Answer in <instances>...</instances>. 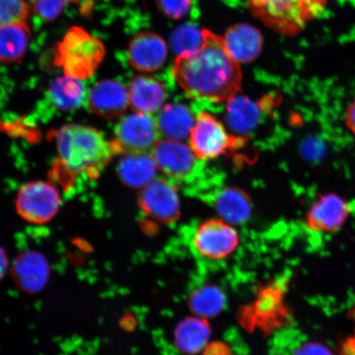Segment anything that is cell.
<instances>
[{
	"label": "cell",
	"mask_w": 355,
	"mask_h": 355,
	"mask_svg": "<svg viewBox=\"0 0 355 355\" xmlns=\"http://www.w3.org/2000/svg\"><path fill=\"white\" fill-rule=\"evenodd\" d=\"M159 10L172 19H179L189 12L191 0H157Z\"/></svg>",
	"instance_id": "cell-29"
},
{
	"label": "cell",
	"mask_w": 355,
	"mask_h": 355,
	"mask_svg": "<svg viewBox=\"0 0 355 355\" xmlns=\"http://www.w3.org/2000/svg\"><path fill=\"white\" fill-rule=\"evenodd\" d=\"M349 315H350V318L352 319V321L354 323V327H355V307L352 310V312H350Z\"/></svg>",
	"instance_id": "cell-37"
},
{
	"label": "cell",
	"mask_w": 355,
	"mask_h": 355,
	"mask_svg": "<svg viewBox=\"0 0 355 355\" xmlns=\"http://www.w3.org/2000/svg\"><path fill=\"white\" fill-rule=\"evenodd\" d=\"M217 212L229 224L241 225L251 216L252 202L248 195L238 189H226L215 198Z\"/></svg>",
	"instance_id": "cell-23"
},
{
	"label": "cell",
	"mask_w": 355,
	"mask_h": 355,
	"mask_svg": "<svg viewBox=\"0 0 355 355\" xmlns=\"http://www.w3.org/2000/svg\"><path fill=\"white\" fill-rule=\"evenodd\" d=\"M31 30L26 21L15 22L0 28V60L15 63L28 50Z\"/></svg>",
	"instance_id": "cell-24"
},
{
	"label": "cell",
	"mask_w": 355,
	"mask_h": 355,
	"mask_svg": "<svg viewBox=\"0 0 355 355\" xmlns=\"http://www.w3.org/2000/svg\"><path fill=\"white\" fill-rule=\"evenodd\" d=\"M203 30L197 26L186 24L181 25L171 34V44L173 51L179 55L192 54L204 44Z\"/></svg>",
	"instance_id": "cell-26"
},
{
	"label": "cell",
	"mask_w": 355,
	"mask_h": 355,
	"mask_svg": "<svg viewBox=\"0 0 355 355\" xmlns=\"http://www.w3.org/2000/svg\"><path fill=\"white\" fill-rule=\"evenodd\" d=\"M95 1L96 0H71V2L77 4L80 13L87 17L92 15Z\"/></svg>",
	"instance_id": "cell-31"
},
{
	"label": "cell",
	"mask_w": 355,
	"mask_h": 355,
	"mask_svg": "<svg viewBox=\"0 0 355 355\" xmlns=\"http://www.w3.org/2000/svg\"><path fill=\"white\" fill-rule=\"evenodd\" d=\"M190 308L198 317H215L225 304V296L220 288L213 285L204 286L190 297Z\"/></svg>",
	"instance_id": "cell-25"
},
{
	"label": "cell",
	"mask_w": 355,
	"mask_h": 355,
	"mask_svg": "<svg viewBox=\"0 0 355 355\" xmlns=\"http://www.w3.org/2000/svg\"><path fill=\"white\" fill-rule=\"evenodd\" d=\"M292 355H331V354L321 345L306 343L296 349Z\"/></svg>",
	"instance_id": "cell-30"
},
{
	"label": "cell",
	"mask_w": 355,
	"mask_h": 355,
	"mask_svg": "<svg viewBox=\"0 0 355 355\" xmlns=\"http://www.w3.org/2000/svg\"><path fill=\"white\" fill-rule=\"evenodd\" d=\"M288 318L290 311L284 304L283 288L279 286L263 288L255 303L243 311V321L259 327H279Z\"/></svg>",
	"instance_id": "cell-12"
},
{
	"label": "cell",
	"mask_w": 355,
	"mask_h": 355,
	"mask_svg": "<svg viewBox=\"0 0 355 355\" xmlns=\"http://www.w3.org/2000/svg\"><path fill=\"white\" fill-rule=\"evenodd\" d=\"M8 268V259L6 251L0 248V279L4 277Z\"/></svg>",
	"instance_id": "cell-34"
},
{
	"label": "cell",
	"mask_w": 355,
	"mask_h": 355,
	"mask_svg": "<svg viewBox=\"0 0 355 355\" xmlns=\"http://www.w3.org/2000/svg\"><path fill=\"white\" fill-rule=\"evenodd\" d=\"M69 2L71 0H32L31 8L42 19L53 21L61 15Z\"/></svg>",
	"instance_id": "cell-28"
},
{
	"label": "cell",
	"mask_w": 355,
	"mask_h": 355,
	"mask_svg": "<svg viewBox=\"0 0 355 355\" xmlns=\"http://www.w3.org/2000/svg\"><path fill=\"white\" fill-rule=\"evenodd\" d=\"M224 1L230 4V6H237V3L239 1V0H224Z\"/></svg>",
	"instance_id": "cell-36"
},
{
	"label": "cell",
	"mask_w": 355,
	"mask_h": 355,
	"mask_svg": "<svg viewBox=\"0 0 355 355\" xmlns=\"http://www.w3.org/2000/svg\"><path fill=\"white\" fill-rule=\"evenodd\" d=\"M12 277L21 290L35 294L43 290L50 277V266L38 252H26L17 257L12 268Z\"/></svg>",
	"instance_id": "cell-15"
},
{
	"label": "cell",
	"mask_w": 355,
	"mask_h": 355,
	"mask_svg": "<svg viewBox=\"0 0 355 355\" xmlns=\"http://www.w3.org/2000/svg\"><path fill=\"white\" fill-rule=\"evenodd\" d=\"M328 0H248L252 15L269 28L287 35L301 32L309 22L318 19Z\"/></svg>",
	"instance_id": "cell-4"
},
{
	"label": "cell",
	"mask_w": 355,
	"mask_h": 355,
	"mask_svg": "<svg viewBox=\"0 0 355 355\" xmlns=\"http://www.w3.org/2000/svg\"><path fill=\"white\" fill-rule=\"evenodd\" d=\"M139 205L145 214L162 224L174 223L180 216L177 190L171 182L155 180L141 190Z\"/></svg>",
	"instance_id": "cell-9"
},
{
	"label": "cell",
	"mask_w": 355,
	"mask_h": 355,
	"mask_svg": "<svg viewBox=\"0 0 355 355\" xmlns=\"http://www.w3.org/2000/svg\"><path fill=\"white\" fill-rule=\"evenodd\" d=\"M223 41L230 57L241 64L257 59L263 49V37L254 26L241 24L226 31Z\"/></svg>",
	"instance_id": "cell-16"
},
{
	"label": "cell",
	"mask_w": 355,
	"mask_h": 355,
	"mask_svg": "<svg viewBox=\"0 0 355 355\" xmlns=\"http://www.w3.org/2000/svg\"><path fill=\"white\" fill-rule=\"evenodd\" d=\"M340 355H355V335L345 341L341 346Z\"/></svg>",
	"instance_id": "cell-33"
},
{
	"label": "cell",
	"mask_w": 355,
	"mask_h": 355,
	"mask_svg": "<svg viewBox=\"0 0 355 355\" xmlns=\"http://www.w3.org/2000/svg\"><path fill=\"white\" fill-rule=\"evenodd\" d=\"M226 110V122L232 130L245 136L254 131L261 119V105L245 96L230 99Z\"/></svg>",
	"instance_id": "cell-21"
},
{
	"label": "cell",
	"mask_w": 355,
	"mask_h": 355,
	"mask_svg": "<svg viewBox=\"0 0 355 355\" xmlns=\"http://www.w3.org/2000/svg\"><path fill=\"white\" fill-rule=\"evenodd\" d=\"M239 236L227 222L221 220H208L194 234L193 245L198 254L207 259H224L236 250Z\"/></svg>",
	"instance_id": "cell-10"
},
{
	"label": "cell",
	"mask_w": 355,
	"mask_h": 355,
	"mask_svg": "<svg viewBox=\"0 0 355 355\" xmlns=\"http://www.w3.org/2000/svg\"><path fill=\"white\" fill-rule=\"evenodd\" d=\"M349 211L345 199L335 193L324 194L310 207L306 224L314 232H334L345 224Z\"/></svg>",
	"instance_id": "cell-14"
},
{
	"label": "cell",
	"mask_w": 355,
	"mask_h": 355,
	"mask_svg": "<svg viewBox=\"0 0 355 355\" xmlns=\"http://www.w3.org/2000/svg\"><path fill=\"white\" fill-rule=\"evenodd\" d=\"M61 198L54 185L34 181L22 186L17 193L16 209L29 223L42 225L51 221L60 211Z\"/></svg>",
	"instance_id": "cell-6"
},
{
	"label": "cell",
	"mask_w": 355,
	"mask_h": 355,
	"mask_svg": "<svg viewBox=\"0 0 355 355\" xmlns=\"http://www.w3.org/2000/svg\"><path fill=\"white\" fill-rule=\"evenodd\" d=\"M167 55L166 42L159 35L150 32L137 34L128 49V62L141 73H152L161 69Z\"/></svg>",
	"instance_id": "cell-13"
},
{
	"label": "cell",
	"mask_w": 355,
	"mask_h": 355,
	"mask_svg": "<svg viewBox=\"0 0 355 355\" xmlns=\"http://www.w3.org/2000/svg\"><path fill=\"white\" fill-rule=\"evenodd\" d=\"M92 112L102 119L121 117L130 106L128 89L114 79H104L95 84L87 95Z\"/></svg>",
	"instance_id": "cell-11"
},
{
	"label": "cell",
	"mask_w": 355,
	"mask_h": 355,
	"mask_svg": "<svg viewBox=\"0 0 355 355\" xmlns=\"http://www.w3.org/2000/svg\"><path fill=\"white\" fill-rule=\"evenodd\" d=\"M130 105L136 112L153 114L162 108L166 99V90L157 78L150 76H137L128 86Z\"/></svg>",
	"instance_id": "cell-17"
},
{
	"label": "cell",
	"mask_w": 355,
	"mask_h": 355,
	"mask_svg": "<svg viewBox=\"0 0 355 355\" xmlns=\"http://www.w3.org/2000/svg\"><path fill=\"white\" fill-rule=\"evenodd\" d=\"M60 167L71 176L96 179L115 155L121 153L116 141H109L94 128L67 124L53 132Z\"/></svg>",
	"instance_id": "cell-2"
},
{
	"label": "cell",
	"mask_w": 355,
	"mask_h": 355,
	"mask_svg": "<svg viewBox=\"0 0 355 355\" xmlns=\"http://www.w3.org/2000/svg\"><path fill=\"white\" fill-rule=\"evenodd\" d=\"M152 157L158 170L171 179L184 181L191 179L198 171L199 159L182 141H158L153 148Z\"/></svg>",
	"instance_id": "cell-7"
},
{
	"label": "cell",
	"mask_w": 355,
	"mask_h": 355,
	"mask_svg": "<svg viewBox=\"0 0 355 355\" xmlns=\"http://www.w3.org/2000/svg\"><path fill=\"white\" fill-rule=\"evenodd\" d=\"M31 8L24 0H0V28L15 22L26 21Z\"/></svg>",
	"instance_id": "cell-27"
},
{
	"label": "cell",
	"mask_w": 355,
	"mask_h": 355,
	"mask_svg": "<svg viewBox=\"0 0 355 355\" xmlns=\"http://www.w3.org/2000/svg\"><path fill=\"white\" fill-rule=\"evenodd\" d=\"M157 121L150 114L135 112L123 117L115 127V141L122 153H145L158 141Z\"/></svg>",
	"instance_id": "cell-8"
},
{
	"label": "cell",
	"mask_w": 355,
	"mask_h": 355,
	"mask_svg": "<svg viewBox=\"0 0 355 355\" xmlns=\"http://www.w3.org/2000/svg\"><path fill=\"white\" fill-rule=\"evenodd\" d=\"M189 137L191 148L199 159L218 157L244 144L243 137L230 135L208 113L198 114Z\"/></svg>",
	"instance_id": "cell-5"
},
{
	"label": "cell",
	"mask_w": 355,
	"mask_h": 355,
	"mask_svg": "<svg viewBox=\"0 0 355 355\" xmlns=\"http://www.w3.org/2000/svg\"><path fill=\"white\" fill-rule=\"evenodd\" d=\"M88 93L81 80L69 77L58 78L48 90L51 104L61 112H71L85 103Z\"/></svg>",
	"instance_id": "cell-20"
},
{
	"label": "cell",
	"mask_w": 355,
	"mask_h": 355,
	"mask_svg": "<svg viewBox=\"0 0 355 355\" xmlns=\"http://www.w3.org/2000/svg\"><path fill=\"white\" fill-rule=\"evenodd\" d=\"M105 46L99 38L80 26H72L54 48V63L66 77L85 80L92 76L103 61Z\"/></svg>",
	"instance_id": "cell-3"
},
{
	"label": "cell",
	"mask_w": 355,
	"mask_h": 355,
	"mask_svg": "<svg viewBox=\"0 0 355 355\" xmlns=\"http://www.w3.org/2000/svg\"><path fill=\"white\" fill-rule=\"evenodd\" d=\"M345 122L350 132L355 135V96L346 112Z\"/></svg>",
	"instance_id": "cell-32"
},
{
	"label": "cell",
	"mask_w": 355,
	"mask_h": 355,
	"mask_svg": "<svg viewBox=\"0 0 355 355\" xmlns=\"http://www.w3.org/2000/svg\"><path fill=\"white\" fill-rule=\"evenodd\" d=\"M211 336V328L205 318H187L178 325L175 340L182 352L195 354L206 347Z\"/></svg>",
	"instance_id": "cell-22"
},
{
	"label": "cell",
	"mask_w": 355,
	"mask_h": 355,
	"mask_svg": "<svg viewBox=\"0 0 355 355\" xmlns=\"http://www.w3.org/2000/svg\"><path fill=\"white\" fill-rule=\"evenodd\" d=\"M203 32V46L192 54L178 56L172 76L189 97L229 101L241 89L239 64L226 51L223 38L206 29Z\"/></svg>",
	"instance_id": "cell-1"
},
{
	"label": "cell",
	"mask_w": 355,
	"mask_h": 355,
	"mask_svg": "<svg viewBox=\"0 0 355 355\" xmlns=\"http://www.w3.org/2000/svg\"><path fill=\"white\" fill-rule=\"evenodd\" d=\"M195 121L187 106L168 104L159 110L157 123L159 133L167 139L182 141L190 136Z\"/></svg>",
	"instance_id": "cell-19"
},
{
	"label": "cell",
	"mask_w": 355,
	"mask_h": 355,
	"mask_svg": "<svg viewBox=\"0 0 355 355\" xmlns=\"http://www.w3.org/2000/svg\"><path fill=\"white\" fill-rule=\"evenodd\" d=\"M157 167L152 155L145 153H128L119 159L117 172L124 184L144 189L155 180Z\"/></svg>",
	"instance_id": "cell-18"
},
{
	"label": "cell",
	"mask_w": 355,
	"mask_h": 355,
	"mask_svg": "<svg viewBox=\"0 0 355 355\" xmlns=\"http://www.w3.org/2000/svg\"><path fill=\"white\" fill-rule=\"evenodd\" d=\"M205 355H230L227 349H225L224 345L211 346L207 349Z\"/></svg>",
	"instance_id": "cell-35"
}]
</instances>
